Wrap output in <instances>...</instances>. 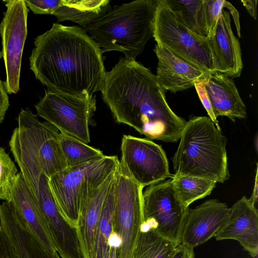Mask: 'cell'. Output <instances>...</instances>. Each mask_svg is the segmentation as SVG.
I'll return each instance as SVG.
<instances>
[{"mask_svg":"<svg viewBox=\"0 0 258 258\" xmlns=\"http://www.w3.org/2000/svg\"><path fill=\"white\" fill-rule=\"evenodd\" d=\"M143 187L119 163L114 181L113 231L120 237L119 258H132L144 222Z\"/></svg>","mask_w":258,"mask_h":258,"instance_id":"ba28073f","label":"cell"},{"mask_svg":"<svg viewBox=\"0 0 258 258\" xmlns=\"http://www.w3.org/2000/svg\"><path fill=\"white\" fill-rule=\"evenodd\" d=\"M20 169L43 213L58 254L61 258H83L77 228L60 211L50 189L49 179L41 167L26 163Z\"/></svg>","mask_w":258,"mask_h":258,"instance_id":"5b68a950","label":"cell"},{"mask_svg":"<svg viewBox=\"0 0 258 258\" xmlns=\"http://www.w3.org/2000/svg\"><path fill=\"white\" fill-rule=\"evenodd\" d=\"M120 163L131 178L144 187L172 178L161 146L147 138L124 135Z\"/></svg>","mask_w":258,"mask_h":258,"instance_id":"7c38bea8","label":"cell"},{"mask_svg":"<svg viewBox=\"0 0 258 258\" xmlns=\"http://www.w3.org/2000/svg\"><path fill=\"white\" fill-rule=\"evenodd\" d=\"M34 44L30 69L47 90L80 97L101 91L106 73L103 50L84 28L53 23Z\"/></svg>","mask_w":258,"mask_h":258,"instance_id":"6da1fadb","label":"cell"},{"mask_svg":"<svg viewBox=\"0 0 258 258\" xmlns=\"http://www.w3.org/2000/svg\"><path fill=\"white\" fill-rule=\"evenodd\" d=\"M104 258H119L118 248L108 245Z\"/></svg>","mask_w":258,"mask_h":258,"instance_id":"74e56055","label":"cell"},{"mask_svg":"<svg viewBox=\"0 0 258 258\" xmlns=\"http://www.w3.org/2000/svg\"><path fill=\"white\" fill-rule=\"evenodd\" d=\"M179 139L172 158L174 174L220 183L229 179L226 138L209 117L186 121Z\"/></svg>","mask_w":258,"mask_h":258,"instance_id":"3957f363","label":"cell"},{"mask_svg":"<svg viewBox=\"0 0 258 258\" xmlns=\"http://www.w3.org/2000/svg\"><path fill=\"white\" fill-rule=\"evenodd\" d=\"M0 258H19L8 235L1 225Z\"/></svg>","mask_w":258,"mask_h":258,"instance_id":"1f68e13d","label":"cell"},{"mask_svg":"<svg viewBox=\"0 0 258 258\" xmlns=\"http://www.w3.org/2000/svg\"><path fill=\"white\" fill-rule=\"evenodd\" d=\"M3 57L2 53L0 51V58H1Z\"/></svg>","mask_w":258,"mask_h":258,"instance_id":"f35d334b","label":"cell"},{"mask_svg":"<svg viewBox=\"0 0 258 258\" xmlns=\"http://www.w3.org/2000/svg\"><path fill=\"white\" fill-rule=\"evenodd\" d=\"M10 106L8 92L4 82L0 79V123L4 119L5 114Z\"/></svg>","mask_w":258,"mask_h":258,"instance_id":"d6a6232c","label":"cell"},{"mask_svg":"<svg viewBox=\"0 0 258 258\" xmlns=\"http://www.w3.org/2000/svg\"><path fill=\"white\" fill-rule=\"evenodd\" d=\"M171 180L178 198L186 208L209 195L217 183L210 179L175 174Z\"/></svg>","mask_w":258,"mask_h":258,"instance_id":"d4e9b609","label":"cell"},{"mask_svg":"<svg viewBox=\"0 0 258 258\" xmlns=\"http://www.w3.org/2000/svg\"><path fill=\"white\" fill-rule=\"evenodd\" d=\"M114 181V178L104 202L97 226L92 258H104L113 231Z\"/></svg>","mask_w":258,"mask_h":258,"instance_id":"4316f807","label":"cell"},{"mask_svg":"<svg viewBox=\"0 0 258 258\" xmlns=\"http://www.w3.org/2000/svg\"><path fill=\"white\" fill-rule=\"evenodd\" d=\"M115 171L87 183L81 192L77 230L83 258H92L97 226Z\"/></svg>","mask_w":258,"mask_h":258,"instance_id":"5bb4252c","label":"cell"},{"mask_svg":"<svg viewBox=\"0 0 258 258\" xmlns=\"http://www.w3.org/2000/svg\"><path fill=\"white\" fill-rule=\"evenodd\" d=\"M217 240L237 241L252 257L258 254V211L243 196L230 208L228 216L217 232Z\"/></svg>","mask_w":258,"mask_h":258,"instance_id":"2e32d148","label":"cell"},{"mask_svg":"<svg viewBox=\"0 0 258 258\" xmlns=\"http://www.w3.org/2000/svg\"><path fill=\"white\" fill-rule=\"evenodd\" d=\"M59 141L67 168L79 166L105 156L100 150L60 132Z\"/></svg>","mask_w":258,"mask_h":258,"instance_id":"484cf974","label":"cell"},{"mask_svg":"<svg viewBox=\"0 0 258 258\" xmlns=\"http://www.w3.org/2000/svg\"><path fill=\"white\" fill-rule=\"evenodd\" d=\"M205 78L200 79L197 81L194 84V86L197 92L199 97L203 105L204 108L206 110L209 117L213 121L217 128L220 132L221 129L219 124L217 118L215 116L212 106L208 98V96L204 85Z\"/></svg>","mask_w":258,"mask_h":258,"instance_id":"4dcf8cb0","label":"cell"},{"mask_svg":"<svg viewBox=\"0 0 258 258\" xmlns=\"http://www.w3.org/2000/svg\"><path fill=\"white\" fill-rule=\"evenodd\" d=\"M34 14L53 15L61 6L62 0H24Z\"/></svg>","mask_w":258,"mask_h":258,"instance_id":"f546056e","label":"cell"},{"mask_svg":"<svg viewBox=\"0 0 258 258\" xmlns=\"http://www.w3.org/2000/svg\"><path fill=\"white\" fill-rule=\"evenodd\" d=\"M153 37L182 60L207 74L215 72L208 37L193 33L179 22L164 0H158Z\"/></svg>","mask_w":258,"mask_h":258,"instance_id":"8992f818","label":"cell"},{"mask_svg":"<svg viewBox=\"0 0 258 258\" xmlns=\"http://www.w3.org/2000/svg\"><path fill=\"white\" fill-rule=\"evenodd\" d=\"M4 2L7 10L0 23V34L6 71L4 84L8 94H16L20 89L21 60L27 35L29 10L24 0H7Z\"/></svg>","mask_w":258,"mask_h":258,"instance_id":"4fadbf2b","label":"cell"},{"mask_svg":"<svg viewBox=\"0 0 258 258\" xmlns=\"http://www.w3.org/2000/svg\"><path fill=\"white\" fill-rule=\"evenodd\" d=\"M226 2L224 0H203L208 37L214 32Z\"/></svg>","mask_w":258,"mask_h":258,"instance_id":"f1b7e54d","label":"cell"},{"mask_svg":"<svg viewBox=\"0 0 258 258\" xmlns=\"http://www.w3.org/2000/svg\"><path fill=\"white\" fill-rule=\"evenodd\" d=\"M215 72L240 77L243 69L240 43L231 25L230 14L222 11L214 32L208 37Z\"/></svg>","mask_w":258,"mask_h":258,"instance_id":"e0dca14e","label":"cell"},{"mask_svg":"<svg viewBox=\"0 0 258 258\" xmlns=\"http://www.w3.org/2000/svg\"><path fill=\"white\" fill-rule=\"evenodd\" d=\"M37 115L60 133L88 144L96 110L95 97H80L47 90L35 105Z\"/></svg>","mask_w":258,"mask_h":258,"instance_id":"52a82bcc","label":"cell"},{"mask_svg":"<svg viewBox=\"0 0 258 258\" xmlns=\"http://www.w3.org/2000/svg\"><path fill=\"white\" fill-rule=\"evenodd\" d=\"M241 2L246 8L250 16L254 19H256V6L257 1L256 0H241Z\"/></svg>","mask_w":258,"mask_h":258,"instance_id":"e575fe53","label":"cell"},{"mask_svg":"<svg viewBox=\"0 0 258 258\" xmlns=\"http://www.w3.org/2000/svg\"><path fill=\"white\" fill-rule=\"evenodd\" d=\"M0 225L19 258H61L56 251L47 250L35 238L10 202L0 205Z\"/></svg>","mask_w":258,"mask_h":258,"instance_id":"d6986e66","label":"cell"},{"mask_svg":"<svg viewBox=\"0 0 258 258\" xmlns=\"http://www.w3.org/2000/svg\"><path fill=\"white\" fill-rule=\"evenodd\" d=\"M258 167L257 163H256V173L255 177V181L254 184V187L251 194V196L249 199H248V201L253 206L255 207L257 202V173H258Z\"/></svg>","mask_w":258,"mask_h":258,"instance_id":"d590c367","label":"cell"},{"mask_svg":"<svg viewBox=\"0 0 258 258\" xmlns=\"http://www.w3.org/2000/svg\"><path fill=\"white\" fill-rule=\"evenodd\" d=\"M17 173L14 162L0 146V200L10 201Z\"/></svg>","mask_w":258,"mask_h":258,"instance_id":"83f0119b","label":"cell"},{"mask_svg":"<svg viewBox=\"0 0 258 258\" xmlns=\"http://www.w3.org/2000/svg\"><path fill=\"white\" fill-rule=\"evenodd\" d=\"M188 208L178 198L172 180L149 185L143 192L144 222L150 229L178 244Z\"/></svg>","mask_w":258,"mask_h":258,"instance_id":"30bf717a","label":"cell"},{"mask_svg":"<svg viewBox=\"0 0 258 258\" xmlns=\"http://www.w3.org/2000/svg\"><path fill=\"white\" fill-rule=\"evenodd\" d=\"M101 92L116 122L151 140L180 139L186 121L171 109L156 76L140 62L121 58L106 72Z\"/></svg>","mask_w":258,"mask_h":258,"instance_id":"7a4b0ae2","label":"cell"},{"mask_svg":"<svg viewBox=\"0 0 258 258\" xmlns=\"http://www.w3.org/2000/svg\"><path fill=\"white\" fill-rule=\"evenodd\" d=\"M108 245L116 247L118 248V249L121 245V239L120 236L113 231L109 237Z\"/></svg>","mask_w":258,"mask_h":258,"instance_id":"8d00e7d4","label":"cell"},{"mask_svg":"<svg viewBox=\"0 0 258 258\" xmlns=\"http://www.w3.org/2000/svg\"><path fill=\"white\" fill-rule=\"evenodd\" d=\"M9 202L35 238L47 250L56 251L43 213L21 172L17 174Z\"/></svg>","mask_w":258,"mask_h":258,"instance_id":"ffe728a7","label":"cell"},{"mask_svg":"<svg viewBox=\"0 0 258 258\" xmlns=\"http://www.w3.org/2000/svg\"><path fill=\"white\" fill-rule=\"evenodd\" d=\"M230 208L217 200H210L194 209L188 208L184 221L181 243L193 248L215 237L226 220Z\"/></svg>","mask_w":258,"mask_h":258,"instance_id":"9a60e30c","label":"cell"},{"mask_svg":"<svg viewBox=\"0 0 258 258\" xmlns=\"http://www.w3.org/2000/svg\"><path fill=\"white\" fill-rule=\"evenodd\" d=\"M176 18L193 33L208 37L203 0H164Z\"/></svg>","mask_w":258,"mask_h":258,"instance_id":"603a6c76","label":"cell"},{"mask_svg":"<svg viewBox=\"0 0 258 258\" xmlns=\"http://www.w3.org/2000/svg\"><path fill=\"white\" fill-rule=\"evenodd\" d=\"M154 51L158 59L156 79L166 91L176 93L194 86L195 83L209 74L178 57L157 43Z\"/></svg>","mask_w":258,"mask_h":258,"instance_id":"ac0fdd59","label":"cell"},{"mask_svg":"<svg viewBox=\"0 0 258 258\" xmlns=\"http://www.w3.org/2000/svg\"><path fill=\"white\" fill-rule=\"evenodd\" d=\"M178 244L152 229L140 231L132 258H170Z\"/></svg>","mask_w":258,"mask_h":258,"instance_id":"cb8c5ba5","label":"cell"},{"mask_svg":"<svg viewBox=\"0 0 258 258\" xmlns=\"http://www.w3.org/2000/svg\"><path fill=\"white\" fill-rule=\"evenodd\" d=\"M194 248L180 243L176 248L170 258H195Z\"/></svg>","mask_w":258,"mask_h":258,"instance_id":"836d02e7","label":"cell"},{"mask_svg":"<svg viewBox=\"0 0 258 258\" xmlns=\"http://www.w3.org/2000/svg\"><path fill=\"white\" fill-rule=\"evenodd\" d=\"M119 163L116 156L105 155L99 160L66 168L49 178L50 189L60 211L76 228L81 194L85 185L109 176L116 170Z\"/></svg>","mask_w":258,"mask_h":258,"instance_id":"9c48e42d","label":"cell"},{"mask_svg":"<svg viewBox=\"0 0 258 258\" xmlns=\"http://www.w3.org/2000/svg\"><path fill=\"white\" fill-rule=\"evenodd\" d=\"M204 85L216 118L225 116L234 122L246 118V106L231 78L214 72L205 78Z\"/></svg>","mask_w":258,"mask_h":258,"instance_id":"44dd1931","label":"cell"},{"mask_svg":"<svg viewBox=\"0 0 258 258\" xmlns=\"http://www.w3.org/2000/svg\"><path fill=\"white\" fill-rule=\"evenodd\" d=\"M158 0H137L111 9L85 30L105 51H118L136 60L153 37Z\"/></svg>","mask_w":258,"mask_h":258,"instance_id":"277c9868","label":"cell"},{"mask_svg":"<svg viewBox=\"0 0 258 258\" xmlns=\"http://www.w3.org/2000/svg\"><path fill=\"white\" fill-rule=\"evenodd\" d=\"M17 121L12 135L36 158L48 179L67 168L55 127L39 120L29 108L21 109Z\"/></svg>","mask_w":258,"mask_h":258,"instance_id":"8fae6325","label":"cell"},{"mask_svg":"<svg viewBox=\"0 0 258 258\" xmlns=\"http://www.w3.org/2000/svg\"><path fill=\"white\" fill-rule=\"evenodd\" d=\"M108 0H62L53 15L58 21H70L85 28L111 10Z\"/></svg>","mask_w":258,"mask_h":258,"instance_id":"7402d4cb","label":"cell"}]
</instances>
